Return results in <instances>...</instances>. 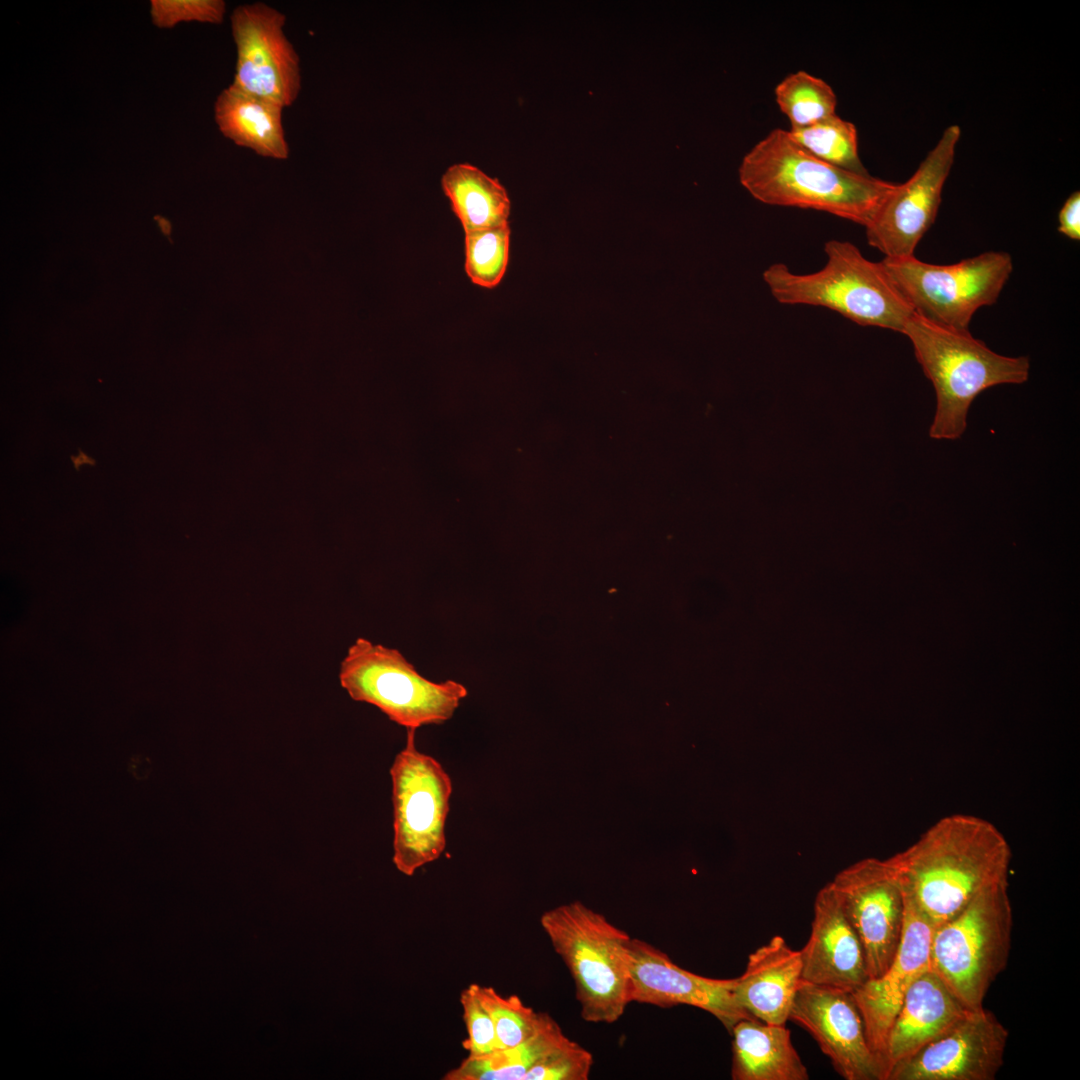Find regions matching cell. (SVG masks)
<instances>
[{"mask_svg": "<svg viewBox=\"0 0 1080 1080\" xmlns=\"http://www.w3.org/2000/svg\"><path fill=\"white\" fill-rule=\"evenodd\" d=\"M1012 859L992 822L955 813L937 820L909 847L887 858L903 892L935 927L981 892L1008 883Z\"/></svg>", "mask_w": 1080, "mask_h": 1080, "instance_id": "obj_1", "label": "cell"}, {"mask_svg": "<svg viewBox=\"0 0 1080 1080\" xmlns=\"http://www.w3.org/2000/svg\"><path fill=\"white\" fill-rule=\"evenodd\" d=\"M742 186L774 206L813 209L866 227L896 184L830 165L774 129L743 157Z\"/></svg>", "mask_w": 1080, "mask_h": 1080, "instance_id": "obj_2", "label": "cell"}, {"mask_svg": "<svg viewBox=\"0 0 1080 1080\" xmlns=\"http://www.w3.org/2000/svg\"><path fill=\"white\" fill-rule=\"evenodd\" d=\"M902 334L935 389L936 411L929 429L933 439L960 438L980 393L996 385L1022 384L1029 377L1028 357L1000 355L969 331L939 327L913 314Z\"/></svg>", "mask_w": 1080, "mask_h": 1080, "instance_id": "obj_3", "label": "cell"}, {"mask_svg": "<svg viewBox=\"0 0 1080 1080\" xmlns=\"http://www.w3.org/2000/svg\"><path fill=\"white\" fill-rule=\"evenodd\" d=\"M827 261L809 274L792 272L785 264L766 268L762 278L781 304L830 309L862 326L902 333L913 311L881 261L866 259L848 241L825 243Z\"/></svg>", "mask_w": 1080, "mask_h": 1080, "instance_id": "obj_4", "label": "cell"}, {"mask_svg": "<svg viewBox=\"0 0 1080 1080\" xmlns=\"http://www.w3.org/2000/svg\"><path fill=\"white\" fill-rule=\"evenodd\" d=\"M540 924L573 978L582 1018L616 1022L631 1002L628 934L580 902L544 912Z\"/></svg>", "mask_w": 1080, "mask_h": 1080, "instance_id": "obj_5", "label": "cell"}, {"mask_svg": "<svg viewBox=\"0 0 1080 1080\" xmlns=\"http://www.w3.org/2000/svg\"><path fill=\"white\" fill-rule=\"evenodd\" d=\"M1012 931L1008 883L993 886L933 928L930 968L966 1008H982L1007 966Z\"/></svg>", "mask_w": 1080, "mask_h": 1080, "instance_id": "obj_6", "label": "cell"}, {"mask_svg": "<svg viewBox=\"0 0 1080 1080\" xmlns=\"http://www.w3.org/2000/svg\"><path fill=\"white\" fill-rule=\"evenodd\" d=\"M338 678L352 700L375 706L406 730L449 721L468 695L462 683L427 679L398 649L362 637L347 649Z\"/></svg>", "mask_w": 1080, "mask_h": 1080, "instance_id": "obj_7", "label": "cell"}, {"mask_svg": "<svg viewBox=\"0 0 1080 1080\" xmlns=\"http://www.w3.org/2000/svg\"><path fill=\"white\" fill-rule=\"evenodd\" d=\"M881 263L914 315L956 331H969L974 313L996 302L1013 270L1010 254L995 251L949 265L915 255Z\"/></svg>", "mask_w": 1080, "mask_h": 1080, "instance_id": "obj_8", "label": "cell"}, {"mask_svg": "<svg viewBox=\"0 0 1080 1080\" xmlns=\"http://www.w3.org/2000/svg\"><path fill=\"white\" fill-rule=\"evenodd\" d=\"M416 730H407L405 746L389 773L393 806V856L399 872L412 876L434 862L446 848V821L453 784L443 765L416 746Z\"/></svg>", "mask_w": 1080, "mask_h": 1080, "instance_id": "obj_9", "label": "cell"}, {"mask_svg": "<svg viewBox=\"0 0 1080 1080\" xmlns=\"http://www.w3.org/2000/svg\"><path fill=\"white\" fill-rule=\"evenodd\" d=\"M286 21L284 13L263 2L238 5L230 15L236 47L231 84L284 109L302 89L301 60L285 33Z\"/></svg>", "mask_w": 1080, "mask_h": 1080, "instance_id": "obj_10", "label": "cell"}, {"mask_svg": "<svg viewBox=\"0 0 1080 1080\" xmlns=\"http://www.w3.org/2000/svg\"><path fill=\"white\" fill-rule=\"evenodd\" d=\"M829 884L861 941L868 979L879 977L893 961L904 927V896L892 868L886 859L866 858Z\"/></svg>", "mask_w": 1080, "mask_h": 1080, "instance_id": "obj_11", "label": "cell"}, {"mask_svg": "<svg viewBox=\"0 0 1080 1080\" xmlns=\"http://www.w3.org/2000/svg\"><path fill=\"white\" fill-rule=\"evenodd\" d=\"M960 136L958 125L947 127L914 174L896 184L865 227L869 245L886 258L913 256L934 223Z\"/></svg>", "mask_w": 1080, "mask_h": 1080, "instance_id": "obj_12", "label": "cell"}, {"mask_svg": "<svg viewBox=\"0 0 1080 1080\" xmlns=\"http://www.w3.org/2000/svg\"><path fill=\"white\" fill-rule=\"evenodd\" d=\"M789 1020L807 1031L846 1080H884L853 993L802 980Z\"/></svg>", "mask_w": 1080, "mask_h": 1080, "instance_id": "obj_13", "label": "cell"}, {"mask_svg": "<svg viewBox=\"0 0 1080 1080\" xmlns=\"http://www.w3.org/2000/svg\"><path fill=\"white\" fill-rule=\"evenodd\" d=\"M1007 1028L984 1007L897 1064L887 1080H994L1004 1064Z\"/></svg>", "mask_w": 1080, "mask_h": 1080, "instance_id": "obj_14", "label": "cell"}, {"mask_svg": "<svg viewBox=\"0 0 1080 1080\" xmlns=\"http://www.w3.org/2000/svg\"><path fill=\"white\" fill-rule=\"evenodd\" d=\"M629 975L631 1002L694 1006L712 1014L729 1032L740 1020L753 1018L734 997L736 979H714L687 971L643 940H630Z\"/></svg>", "mask_w": 1080, "mask_h": 1080, "instance_id": "obj_15", "label": "cell"}, {"mask_svg": "<svg viewBox=\"0 0 1080 1080\" xmlns=\"http://www.w3.org/2000/svg\"><path fill=\"white\" fill-rule=\"evenodd\" d=\"M903 934L899 949L887 970L868 979L853 991L863 1017L869 1045L886 1079L888 1036L912 983L930 967L929 953L934 926L905 899Z\"/></svg>", "mask_w": 1080, "mask_h": 1080, "instance_id": "obj_16", "label": "cell"}, {"mask_svg": "<svg viewBox=\"0 0 1080 1080\" xmlns=\"http://www.w3.org/2000/svg\"><path fill=\"white\" fill-rule=\"evenodd\" d=\"M800 953L805 982L853 992L868 980L861 941L829 883L817 893L810 935Z\"/></svg>", "mask_w": 1080, "mask_h": 1080, "instance_id": "obj_17", "label": "cell"}, {"mask_svg": "<svg viewBox=\"0 0 1080 1080\" xmlns=\"http://www.w3.org/2000/svg\"><path fill=\"white\" fill-rule=\"evenodd\" d=\"M970 1011L929 967L908 989L886 1047V1079L892 1068L943 1036Z\"/></svg>", "mask_w": 1080, "mask_h": 1080, "instance_id": "obj_18", "label": "cell"}, {"mask_svg": "<svg viewBox=\"0 0 1080 1080\" xmlns=\"http://www.w3.org/2000/svg\"><path fill=\"white\" fill-rule=\"evenodd\" d=\"M735 979L734 997L749 1015L786 1025L802 982L800 950L776 935L749 955L745 971Z\"/></svg>", "mask_w": 1080, "mask_h": 1080, "instance_id": "obj_19", "label": "cell"}, {"mask_svg": "<svg viewBox=\"0 0 1080 1080\" xmlns=\"http://www.w3.org/2000/svg\"><path fill=\"white\" fill-rule=\"evenodd\" d=\"M284 108L230 84L214 104L219 131L235 145L273 160H286L289 145L282 121Z\"/></svg>", "mask_w": 1080, "mask_h": 1080, "instance_id": "obj_20", "label": "cell"}, {"mask_svg": "<svg viewBox=\"0 0 1080 1080\" xmlns=\"http://www.w3.org/2000/svg\"><path fill=\"white\" fill-rule=\"evenodd\" d=\"M730 1033L733 1035L732 1079H809L786 1025L746 1018L737 1022Z\"/></svg>", "mask_w": 1080, "mask_h": 1080, "instance_id": "obj_21", "label": "cell"}, {"mask_svg": "<svg viewBox=\"0 0 1080 1080\" xmlns=\"http://www.w3.org/2000/svg\"><path fill=\"white\" fill-rule=\"evenodd\" d=\"M441 183L465 233L508 224L510 200L497 179L460 163L446 170Z\"/></svg>", "mask_w": 1080, "mask_h": 1080, "instance_id": "obj_22", "label": "cell"}, {"mask_svg": "<svg viewBox=\"0 0 1080 1080\" xmlns=\"http://www.w3.org/2000/svg\"><path fill=\"white\" fill-rule=\"evenodd\" d=\"M569 1039L547 1014L539 1029L523 1042L491 1054L467 1056L444 1080H522L524 1075Z\"/></svg>", "mask_w": 1080, "mask_h": 1080, "instance_id": "obj_23", "label": "cell"}, {"mask_svg": "<svg viewBox=\"0 0 1080 1080\" xmlns=\"http://www.w3.org/2000/svg\"><path fill=\"white\" fill-rule=\"evenodd\" d=\"M774 93L791 128L809 127L836 115L837 98L831 86L805 71L786 76Z\"/></svg>", "mask_w": 1080, "mask_h": 1080, "instance_id": "obj_24", "label": "cell"}, {"mask_svg": "<svg viewBox=\"0 0 1080 1080\" xmlns=\"http://www.w3.org/2000/svg\"><path fill=\"white\" fill-rule=\"evenodd\" d=\"M788 133L818 159L847 171L869 174L859 157L855 125L838 115L809 127L791 128Z\"/></svg>", "mask_w": 1080, "mask_h": 1080, "instance_id": "obj_25", "label": "cell"}, {"mask_svg": "<svg viewBox=\"0 0 1080 1080\" xmlns=\"http://www.w3.org/2000/svg\"><path fill=\"white\" fill-rule=\"evenodd\" d=\"M471 987L493 1020L498 1050L513 1047L532 1036L548 1014L536 1012L517 995H503L493 987L479 984Z\"/></svg>", "mask_w": 1080, "mask_h": 1080, "instance_id": "obj_26", "label": "cell"}, {"mask_svg": "<svg viewBox=\"0 0 1080 1080\" xmlns=\"http://www.w3.org/2000/svg\"><path fill=\"white\" fill-rule=\"evenodd\" d=\"M508 224L465 233V271L470 280L494 288L502 280L509 258Z\"/></svg>", "mask_w": 1080, "mask_h": 1080, "instance_id": "obj_27", "label": "cell"}, {"mask_svg": "<svg viewBox=\"0 0 1080 1080\" xmlns=\"http://www.w3.org/2000/svg\"><path fill=\"white\" fill-rule=\"evenodd\" d=\"M592 1065V1054L570 1040L535 1065L522 1080H586Z\"/></svg>", "mask_w": 1080, "mask_h": 1080, "instance_id": "obj_28", "label": "cell"}, {"mask_svg": "<svg viewBox=\"0 0 1080 1080\" xmlns=\"http://www.w3.org/2000/svg\"><path fill=\"white\" fill-rule=\"evenodd\" d=\"M460 1004L467 1032V1037L462 1046L468 1051V1056H484L497 1051L498 1043L495 1025L489 1013L478 1000L471 985L462 990Z\"/></svg>", "mask_w": 1080, "mask_h": 1080, "instance_id": "obj_29", "label": "cell"}, {"mask_svg": "<svg viewBox=\"0 0 1080 1080\" xmlns=\"http://www.w3.org/2000/svg\"><path fill=\"white\" fill-rule=\"evenodd\" d=\"M225 12L226 4L222 0H154L151 2L153 22L161 28L191 21L220 24Z\"/></svg>", "mask_w": 1080, "mask_h": 1080, "instance_id": "obj_30", "label": "cell"}, {"mask_svg": "<svg viewBox=\"0 0 1080 1080\" xmlns=\"http://www.w3.org/2000/svg\"><path fill=\"white\" fill-rule=\"evenodd\" d=\"M1058 231L1066 237L1080 239V193L1073 192L1064 202L1058 215Z\"/></svg>", "mask_w": 1080, "mask_h": 1080, "instance_id": "obj_31", "label": "cell"}, {"mask_svg": "<svg viewBox=\"0 0 1080 1080\" xmlns=\"http://www.w3.org/2000/svg\"><path fill=\"white\" fill-rule=\"evenodd\" d=\"M127 770L136 780L148 779L152 771L150 757L145 754L133 755L128 762Z\"/></svg>", "mask_w": 1080, "mask_h": 1080, "instance_id": "obj_32", "label": "cell"}, {"mask_svg": "<svg viewBox=\"0 0 1080 1080\" xmlns=\"http://www.w3.org/2000/svg\"><path fill=\"white\" fill-rule=\"evenodd\" d=\"M78 453L79 454L77 456L76 455H71L70 456V458H71V460L73 462L74 468L76 470H78L80 468V466L83 465V464H89V465H92V466L96 465L95 459L88 456L81 449H78Z\"/></svg>", "mask_w": 1080, "mask_h": 1080, "instance_id": "obj_33", "label": "cell"}, {"mask_svg": "<svg viewBox=\"0 0 1080 1080\" xmlns=\"http://www.w3.org/2000/svg\"><path fill=\"white\" fill-rule=\"evenodd\" d=\"M155 219H157V221H158V225L160 227L161 232L166 236V238L169 240V242L171 244H173V240L171 239V224H170V222L168 220H166L165 218H161L159 216L155 217Z\"/></svg>", "mask_w": 1080, "mask_h": 1080, "instance_id": "obj_34", "label": "cell"}]
</instances>
